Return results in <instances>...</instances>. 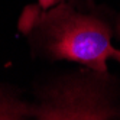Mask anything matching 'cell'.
<instances>
[{"label":"cell","mask_w":120,"mask_h":120,"mask_svg":"<svg viewBox=\"0 0 120 120\" xmlns=\"http://www.w3.org/2000/svg\"><path fill=\"white\" fill-rule=\"evenodd\" d=\"M44 29L48 51L55 58L81 62L97 72L107 71L114 48L110 29L103 22L61 6L44 18Z\"/></svg>","instance_id":"obj_1"},{"label":"cell","mask_w":120,"mask_h":120,"mask_svg":"<svg viewBox=\"0 0 120 120\" xmlns=\"http://www.w3.org/2000/svg\"><path fill=\"white\" fill-rule=\"evenodd\" d=\"M20 104H15L12 101H3L0 100V119H19V116L26 114Z\"/></svg>","instance_id":"obj_2"},{"label":"cell","mask_w":120,"mask_h":120,"mask_svg":"<svg viewBox=\"0 0 120 120\" xmlns=\"http://www.w3.org/2000/svg\"><path fill=\"white\" fill-rule=\"evenodd\" d=\"M55 2L56 0H39V4H41L42 9H48V7H51Z\"/></svg>","instance_id":"obj_3"},{"label":"cell","mask_w":120,"mask_h":120,"mask_svg":"<svg viewBox=\"0 0 120 120\" xmlns=\"http://www.w3.org/2000/svg\"><path fill=\"white\" fill-rule=\"evenodd\" d=\"M113 58L116 59L117 62H120V51H119V49H116V48H114V52H113Z\"/></svg>","instance_id":"obj_4"}]
</instances>
